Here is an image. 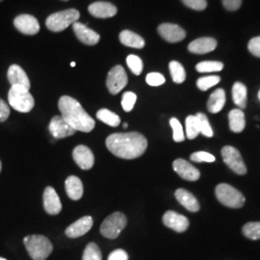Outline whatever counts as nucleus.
<instances>
[{
	"label": "nucleus",
	"mask_w": 260,
	"mask_h": 260,
	"mask_svg": "<svg viewBox=\"0 0 260 260\" xmlns=\"http://www.w3.org/2000/svg\"><path fill=\"white\" fill-rule=\"evenodd\" d=\"M106 147L117 157L135 159L145 153L148 141L139 132L114 133L106 139Z\"/></svg>",
	"instance_id": "obj_1"
},
{
	"label": "nucleus",
	"mask_w": 260,
	"mask_h": 260,
	"mask_svg": "<svg viewBox=\"0 0 260 260\" xmlns=\"http://www.w3.org/2000/svg\"><path fill=\"white\" fill-rule=\"evenodd\" d=\"M58 106L61 116L74 129L88 133L94 128V120L74 98L62 96L59 100Z\"/></svg>",
	"instance_id": "obj_2"
},
{
	"label": "nucleus",
	"mask_w": 260,
	"mask_h": 260,
	"mask_svg": "<svg viewBox=\"0 0 260 260\" xmlns=\"http://www.w3.org/2000/svg\"><path fill=\"white\" fill-rule=\"evenodd\" d=\"M23 242L32 259L46 260L53 250L51 242L44 235H29Z\"/></svg>",
	"instance_id": "obj_3"
},
{
	"label": "nucleus",
	"mask_w": 260,
	"mask_h": 260,
	"mask_svg": "<svg viewBox=\"0 0 260 260\" xmlns=\"http://www.w3.org/2000/svg\"><path fill=\"white\" fill-rule=\"evenodd\" d=\"M9 104L17 111L28 113L31 111L35 105V101L29 90L22 87H11L8 93Z\"/></svg>",
	"instance_id": "obj_4"
},
{
	"label": "nucleus",
	"mask_w": 260,
	"mask_h": 260,
	"mask_svg": "<svg viewBox=\"0 0 260 260\" xmlns=\"http://www.w3.org/2000/svg\"><path fill=\"white\" fill-rule=\"evenodd\" d=\"M80 17V13L75 9L65 10L50 15L47 19V29L53 32H61L74 24Z\"/></svg>",
	"instance_id": "obj_5"
},
{
	"label": "nucleus",
	"mask_w": 260,
	"mask_h": 260,
	"mask_svg": "<svg viewBox=\"0 0 260 260\" xmlns=\"http://www.w3.org/2000/svg\"><path fill=\"white\" fill-rule=\"evenodd\" d=\"M215 193L218 201L222 205L231 208H240L246 202V199L241 192L230 184H219L216 187Z\"/></svg>",
	"instance_id": "obj_6"
},
{
	"label": "nucleus",
	"mask_w": 260,
	"mask_h": 260,
	"mask_svg": "<svg viewBox=\"0 0 260 260\" xmlns=\"http://www.w3.org/2000/svg\"><path fill=\"white\" fill-rule=\"evenodd\" d=\"M127 219L121 212H115L108 216L101 225V233L108 239H116L126 226Z\"/></svg>",
	"instance_id": "obj_7"
},
{
	"label": "nucleus",
	"mask_w": 260,
	"mask_h": 260,
	"mask_svg": "<svg viewBox=\"0 0 260 260\" xmlns=\"http://www.w3.org/2000/svg\"><path fill=\"white\" fill-rule=\"evenodd\" d=\"M128 82L127 75L121 66H115L107 75L106 86L112 94H117Z\"/></svg>",
	"instance_id": "obj_8"
},
{
	"label": "nucleus",
	"mask_w": 260,
	"mask_h": 260,
	"mask_svg": "<svg viewBox=\"0 0 260 260\" xmlns=\"http://www.w3.org/2000/svg\"><path fill=\"white\" fill-rule=\"evenodd\" d=\"M223 162L238 175H246L247 168L238 149L232 146H225L222 149Z\"/></svg>",
	"instance_id": "obj_9"
},
{
	"label": "nucleus",
	"mask_w": 260,
	"mask_h": 260,
	"mask_svg": "<svg viewBox=\"0 0 260 260\" xmlns=\"http://www.w3.org/2000/svg\"><path fill=\"white\" fill-rule=\"evenodd\" d=\"M48 129L50 134L55 139H62L75 134L76 130L74 129L62 116H55L50 121Z\"/></svg>",
	"instance_id": "obj_10"
},
{
	"label": "nucleus",
	"mask_w": 260,
	"mask_h": 260,
	"mask_svg": "<svg viewBox=\"0 0 260 260\" xmlns=\"http://www.w3.org/2000/svg\"><path fill=\"white\" fill-rule=\"evenodd\" d=\"M15 27L20 33L25 35H35L40 31V23L38 19L31 15H19L14 20Z\"/></svg>",
	"instance_id": "obj_11"
},
{
	"label": "nucleus",
	"mask_w": 260,
	"mask_h": 260,
	"mask_svg": "<svg viewBox=\"0 0 260 260\" xmlns=\"http://www.w3.org/2000/svg\"><path fill=\"white\" fill-rule=\"evenodd\" d=\"M158 33L169 43H178L186 37L185 30L173 23H162L158 26Z\"/></svg>",
	"instance_id": "obj_12"
},
{
	"label": "nucleus",
	"mask_w": 260,
	"mask_h": 260,
	"mask_svg": "<svg viewBox=\"0 0 260 260\" xmlns=\"http://www.w3.org/2000/svg\"><path fill=\"white\" fill-rule=\"evenodd\" d=\"M173 167L177 175L185 180L196 181L201 177L200 171L184 159L179 158L175 160L173 163Z\"/></svg>",
	"instance_id": "obj_13"
},
{
	"label": "nucleus",
	"mask_w": 260,
	"mask_h": 260,
	"mask_svg": "<svg viewBox=\"0 0 260 260\" xmlns=\"http://www.w3.org/2000/svg\"><path fill=\"white\" fill-rule=\"evenodd\" d=\"M163 223L177 233H184L189 228V220L185 216L171 210L164 214Z\"/></svg>",
	"instance_id": "obj_14"
},
{
	"label": "nucleus",
	"mask_w": 260,
	"mask_h": 260,
	"mask_svg": "<svg viewBox=\"0 0 260 260\" xmlns=\"http://www.w3.org/2000/svg\"><path fill=\"white\" fill-rule=\"evenodd\" d=\"M73 157L75 163L82 170H90L93 168L94 157L92 150L88 147L83 145L77 146L73 151Z\"/></svg>",
	"instance_id": "obj_15"
},
{
	"label": "nucleus",
	"mask_w": 260,
	"mask_h": 260,
	"mask_svg": "<svg viewBox=\"0 0 260 260\" xmlns=\"http://www.w3.org/2000/svg\"><path fill=\"white\" fill-rule=\"evenodd\" d=\"M93 223V221L92 217H90V216L82 217L81 219H79L75 223H72L66 230V235L70 238H77V237L83 236L92 229Z\"/></svg>",
	"instance_id": "obj_16"
},
{
	"label": "nucleus",
	"mask_w": 260,
	"mask_h": 260,
	"mask_svg": "<svg viewBox=\"0 0 260 260\" xmlns=\"http://www.w3.org/2000/svg\"><path fill=\"white\" fill-rule=\"evenodd\" d=\"M73 27L77 39L85 45L94 46L100 42L101 36L92 29L87 27L85 24L76 21L73 24Z\"/></svg>",
	"instance_id": "obj_17"
},
{
	"label": "nucleus",
	"mask_w": 260,
	"mask_h": 260,
	"mask_svg": "<svg viewBox=\"0 0 260 260\" xmlns=\"http://www.w3.org/2000/svg\"><path fill=\"white\" fill-rule=\"evenodd\" d=\"M44 207L47 213L50 215H57L62 210L60 198L56 193L55 189L51 186L47 187L44 192Z\"/></svg>",
	"instance_id": "obj_18"
},
{
	"label": "nucleus",
	"mask_w": 260,
	"mask_h": 260,
	"mask_svg": "<svg viewBox=\"0 0 260 260\" xmlns=\"http://www.w3.org/2000/svg\"><path fill=\"white\" fill-rule=\"evenodd\" d=\"M8 80H9L11 87L17 86V87H22L24 89L29 90L31 87L30 80L28 78L26 73L23 71L22 68L19 65H12L8 70Z\"/></svg>",
	"instance_id": "obj_19"
},
{
	"label": "nucleus",
	"mask_w": 260,
	"mask_h": 260,
	"mask_svg": "<svg viewBox=\"0 0 260 260\" xmlns=\"http://www.w3.org/2000/svg\"><path fill=\"white\" fill-rule=\"evenodd\" d=\"M88 10L92 16L99 19L112 18L118 12V9L115 5H113L109 2H103V1L94 2L88 7Z\"/></svg>",
	"instance_id": "obj_20"
},
{
	"label": "nucleus",
	"mask_w": 260,
	"mask_h": 260,
	"mask_svg": "<svg viewBox=\"0 0 260 260\" xmlns=\"http://www.w3.org/2000/svg\"><path fill=\"white\" fill-rule=\"evenodd\" d=\"M217 47V41L210 37L197 39L189 44L188 49L190 52L195 54H205L213 51Z\"/></svg>",
	"instance_id": "obj_21"
},
{
	"label": "nucleus",
	"mask_w": 260,
	"mask_h": 260,
	"mask_svg": "<svg viewBox=\"0 0 260 260\" xmlns=\"http://www.w3.org/2000/svg\"><path fill=\"white\" fill-rule=\"evenodd\" d=\"M66 192L69 198L73 201H78L83 196V184L80 178L71 176L66 179Z\"/></svg>",
	"instance_id": "obj_22"
},
{
	"label": "nucleus",
	"mask_w": 260,
	"mask_h": 260,
	"mask_svg": "<svg viewBox=\"0 0 260 260\" xmlns=\"http://www.w3.org/2000/svg\"><path fill=\"white\" fill-rule=\"evenodd\" d=\"M176 198L178 203L183 205L187 210L191 212H197L200 210V204L195 196L185 189H177L176 191Z\"/></svg>",
	"instance_id": "obj_23"
},
{
	"label": "nucleus",
	"mask_w": 260,
	"mask_h": 260,
	"mask_svg": "<svg viewBox=\"0 0 260 260\" xmlns=\"http://www.w3.org/2000/svg\"><path fill=\"white\" fill-rule=\"evenodd\" d=\"M224 103H225V92L223 89H217L209 96V100L207 102V109L208 111L213 114L219 113L223 109Z\"/></svg>",
	"instance_id": "obj_24"
},
{
	"label": "nucleus",
	"mask_w": 260,
	"mask_h": 260,
	"mask_svg": "<svg viewBox=\"0 0 260 260\" xmlns=\"http://www.w3.org/2000/svg\"><path fill=\"white\" fill-rule=\"evenodd\" d=\"M120 41L125 47H134V48H143L145 47V41L138 34L129 31L123 30L120 33Z\"/></svg>",
	"instance_id": "obj_25"
},
{
	"label": "nucleus",
	"mask_w": 260,
	"mask_h": 260,
	"mask_svg": "<svg viewBox=\"0 0 260 260\" xmlns=\"http://www.w3.org/2000/svg\"><path fill=\"white\" fill-rule=\"evenodd\" d=\"M230 128L235 133H240L245 129L246 120L245 114L240 109H233L229 114Z\"/></svg>",
	"instance_id": "obj_26"
},
{
	"label": "nucleus",
	"mask_w": 260,
	"mask_h": 260,
	"mask_svg": "<svg viewBox=\"0 0 260 260\" xmlns=\"http://www.w3.org/2000/svg\"><path fill=\"white\" fill-rule=\"evenodd\" d=\"M233 99L234 103L241 109L247 106V87L241 83L236 82L233 87Z\"/></svg>",
	"instance_id": "obj_27"
},
{
	"label": "nucleus",
	"mask_w": 260,
	"mask_h": 260,
	"mask_svg": "<svg viewBox=\"0 0 260 260\" xmlns=\"http://www.w3.org/2000/svg\"><path fill=\"white\" fill-rule=\"evenodd\" d=\"M96 118L100 121H103L104 123L113 126V127H117L120 125L121 123V119L120 117L115 114L114 112L110 111L108 109H101L96 113Z\"/></svg>",
	"instance_id": "obj_28"
},
{
	"label": "nucleus",
	"mask_w": 260,
	"mask_h": 260,
	"mask_svg": "<svg viewBox=\"0 0 260 260\" xmlns=\"http://www.w3.org/2000/svg\"><path fill=\"white\" fill-rule=\"evenodd\" d=\"M169 69H170V73H171L174 82L181 84L185 81V70L180 63H178L177 61H172L169 64Z\"/></svg>",
	"instance_id": "obj_29"
},
{
	"label": "nucleus",
	"mask_w": 260,
	"mask_h": 260,
	"mask_svg": "<svg viewBox=\"0 0 260 260\" xmlns=\"http://www.w3.org/2000/svg\"><path fill=\"white\" fill-rule=\"evenodd\" d=\"M186 135L187 138L190 140L195 139L198 137V135L201 133L200 132V127H199V122L198 119L195 116L190 115L186 118Z\"/></svg>",
	"instance_id": "obj_30"
},
{
	"label": "nucleus",
	"mask_w": 260,
	"mask_h": 260,
	"mask_svg": "<svg viewBox=\"0 0 260 260\" xmlns=\"http://www.w3.org/2000/svg\"><path fill=\"white\" fill-rule=\"evenodd\" d=\"M223 69V63L218 61H204L196 66V70L199 73H216L221 72Z\"/></svg>",
	"instance_id": "obj_31"
},
{
	"label": "nucleus",
	"mask_w": 260,
	"mask_h": 260,
	"mask_svg": "<svg viewBox=\"0 0 260 260\" xmlns=\"http://www.w3.org/2000/svg\"><path fill=\"white\" fill-rule=\"evenodd\" d=\"M82 260H103V254L95 243H89L83 252Z\"/></svg>",
	"instance_id": "obj_32"
},
{
	"label": "nucleus",
	"mask_w": 260,
	"mask_h": 260,
	"mask_svg": "<svg viewBox=\"0 0 260 260\" xmlns=\"http://www.w3.org/2000/svg\"><path fill=\"white\" fill-rule=\"evenodd\" d=\"M243 234L251 240L260 239V222L246 223L243 226Z\"/></svg>",
	"instance_id": "obj_33"
},
{
	"label": "nucleus",
	"mask_w": 260,
	"mask_h": 260,
	"mask_svg": "<svg viewBox=\"0 0 260 260\" xmlns=\"http://www.w3.org/2000/svg\"><path fill=\"white\" fill-rule=\"evenodd\" d=\"M198 122H199V127H200V132L205 135V137H212L213 136V130L209 123V121L204 113H198L196 115Z\"/></svg>",
	"instance_id": "obj_34"
},
{
	"label": "nucleus",
	"mask_w": 260,
	"mask_h": 260,
	"mask_svg": "<svg viewBox=\"0 0 260 260\" xmlns=\"http://www.w3.org/2000/svg\"><path fill=\"white\" fill-rule=\"evenodd\" d=\"M221 81L220 76L218 75H210V76H204L198 79L197 86L201 91H207L208 89L212 88L215 85Z\"/></svg>",
	"instance_id": "obj_35"
},
{
	"label": "nucleus",
	"mask_w": 260,
	"mask_h": 260,
	"mask_svg": "<svg viewBox=\"0 0 260 260\" xmlns=\"http://www.w3.org/2000/svg\"><path fill=\"white\" fill-rule=\"evenodd\" d=\"M126 64L128 66L130 71L134 75H140L143 72V61L142 59L136 55L127 56L126 58Z\"/></svg>",
	"instance_id": "obj_36"
},
{
	"label": "nucleus",
	"mask_w": 260,
	"mask_h": 260,
	"mask_svg": "<svg viewBox=\"0 0 260 260\" xmlns=\"http://www.w3.org/2000/svg\"><path fill=\"white\" fill-rule=\"evenodd\" d=\"M170 124L173 128V137H174L175 142H177V143L183 142L185 139V136H184V132H183L181 123L176 118H172L170 120Z\"/></svg>",
	"instance_id": "obj_37"
},
{
	"label": "nucleus",
	"mask_w": 260,
	"mask_h": 260,
	"mask_svg": "<svg viewBox=\"0 0 260 260\" xmlns=\"http://www.w3.org/2000/svg\"><path fill=\"white\" fill-rule=\"evenodd\" d=\"M137 101V95L133 92H126L122 94L121 98V106L125 112H130Z\"/></svg>",
	"instance_id": "obj_38"
},
{
	"label": "nucleus",
	"mask_w": 260,
	"mask_h": 260,
	"mask_svg": "<svg viewBox=\"0 0 260 260\" xmlns=\"http://www.w3.org/2000/svg\"><path fill=\"white\" fill-rule=\"evenodd\" d=\"M191 160L197 163H202V162L211 163L215 161V156L211 153H208L205 151H197L191 155Z\"/></svg>",
	"instance_id": "obj_39"
},
{
	"label": "nucleus",
	"mask_w": 260,
	"mask_h": 260,
	"mask_svg": "<svg viewBox=\"0 0 260 260\" xmlns=\"http://www.w3.org/2000/svg\"><path fill=\"white\" fill-rule=\"evenodd\" d=\"M146 81L149 86L157 87V86L165 83V77H164V75H161L159 73H150L147 75Z\"/></svg>",
	"instance_id": "obj_40"
},
{
	"label": "nucleus",
	"mask_w": 260,
	"mask_h": 260,
	"mask_svg": "<svg viewBox=\"0 0 260 260\" xmlns=\"http://www.w3.org/2000/svg\"><path fill=\"white\" fill-rule=\"evenodd\" d=\"M187 7L196 11H203L207 6L206 0H181Z\"/></svg>",
	"instance_id": "obj_41"
},
{
	"label": "nucleus",
	"mask_w": 260,
	"mask_h": 260,
	"mask_svg": "<svg viewBox=\"0 0 260 260\" xmlns=\"http://www.w3.org/2000/svg\"><path fill=\"white\" fill-rule=\"evenodd\" d=\"M248 48H249V51L251 52L252 55L260 58V36L252 38L251 41L249 42Z\"/></svg>",
	"instance_id": "obj_42"
},
{
	"label": "nucleus",
	"mask_w": 260,
	"mask_h": 260,
	"mask_svg": "<svg viewBox=\"0 0 260 260\" xmlns=\"http://www.w3.org/2000/svg\"><path fill=\"white\" fill-rule=\"evenodd\" d=\"M108 260H128L127 252L121 249L112 251L108 256Z\"/></svg>",
	"instance_id": "obj_43"
},
{
	"label": "nucleus",
	"mask_w": 260,
	"mask_h": 260,
	"mask_svg": "<svg viewBox=\"0 0 260 260\" xmlns=\"http://www.w3.org/2000/svg\"><path fill=\"white\" fill-rule=\"evenodd\" d=\"M10 116V108L8 104L0 99V122H4Z\"/></svg>",
	"instance_id": "obj_44"
},
{
	"label": "nucleus",
	"mask_w": 260,
	"mask_h": 260,
	"mask_svg": "<svg viewBox=\"0 0 260 260\" xmlns=\"http://www.w3.org/2000/svg\"><path fill=\"white\" fill-rule=\"evenodd\" d=\"M223 7L229 11H236L241 7L242 0H222Z\"/></svg>",
	"instance_id": "obj_45"
},
{
	"label": "nucleus",
	"mask_w": 260,
	"mask_h": 260,
	"mask_svg": "<svg viewBox=\"0 0 260 260\" xmlns=\"http://www.w3.org/2000/svg\"><path fill=\"white\" fill-rule=\"evenodd\" d=\"M127 126H128V124H127L126 122H124V123H123V125H122V127H123V128H126Z\"/></svg>",
	"instance_id": "obj_46"
},
{
	"label": "nucleus",
	"mask_w": 260,
	"mask_h": 260,
	"mask_svg": "<svg viewBox=\"0 0 260 260\" xmlns=\"http://www.w3.org/2000/svg\"><path fill=\"white\" fill-rule=\"evenodd\" d=\"M71 66H72V67H75V62H73V63H71Z\"/></svg>",
	"instance_id": "obj_47"
},
{
	"label": "nucleus",
	"mask_w": 260,
	"mask_h": 260,
	"mask_svg": "<svg viewBox=\"0 0 260 260\" xmlns=\"http://www.w3.org/2000/svg\"><path fill=\"white\" fill-rule=\"evenodd\" d=\"M258 100L260 101V91L258 92Z\"/></svg>",
	"instance_id": "obj_48"
},
{
	"label": "nucleus",
	"mask_w": 260,
	"mask_h": 260,
	"mask_svg": "<svg viewBox=\"0 0 260 260\" xmlns=\"http://www.w3.org/2000/svg\"><path fill=\"white\" fill-rule=\"evenodd\" d=\"M1 168H2V166H1V161H0V172H1Z\"/></svg>",
	"instance_id": "obj_49"
},
{
	"label": "nucleus",
	"mask_w": 260,
	"mask_h": 260,
	"mask_svg": "<svg viewBox=\"0 0 260 260\" xmlns=\"http://www.w3.org/2000/svg\"><path fill=\"white\" fill-rule=\"evenodd\" d=\"M0 260H7V259H5V258H3V257H0Z\"/></svg>",
	"instance_id": "obj_50"
},
{
	"label": "nucleus",
	"mask_w": 260,
	"mask_h": 260,
	"mask_svg": "<svg viewBox=\"0 0 260 260\" xmlns=\"http://www.w3.org/2000/svg\"><path fill=\"white\" fill-rule=\"evenodd\" d=\"M1 1H3V0H0V2H1Z\"/></svg>",
	"instance_id": "obj_51"
},
{
	"label": "nucleus",
	"mask_w": 260,
	"mask_h": 260,
	"mask_svg": "<svg viewBox=\"0 0 260 260\" xmlns=\"http://www.w3.org/2000/svg\"><path fill=\"white\" fill-rule=\"evenodd\" d=\"M66 1H68V0H66Z\"/></svg>",
	"instance_id": "obj_52"
}]
</instances>
